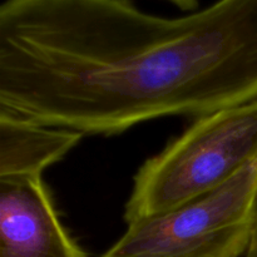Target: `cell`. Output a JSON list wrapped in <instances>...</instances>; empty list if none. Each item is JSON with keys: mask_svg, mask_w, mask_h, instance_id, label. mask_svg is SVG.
Returning <instances> with one entry per match:
<instances>
[{"mask_svg": "<svg viewBox=\"0 0 257 257\" xmlns=\"http://www.w3.org/2000/svg\"><path fill=\"white\" fill-rule=\"evenodd\" d=\"M257 218V162L221 187L128 225L102 257L245 256Z\"/></svg>", "mask_w": 257, "mask_h": 257, "instance_id": "3", "label": "cell"}, {"mask_svg": "<svg viewBox=\"0 0 257 257\" xmlns=\"http://www.w3.org/2000/svg\"><path fill=\"white\" fill-rule=\"evenodd\" d=\"M257 99V0L163 18L130 0H5L0 112L113 136Z\"/></svg>", "mask_w": 257, "mask_h": 257, "instance_id": "1", "label": "cell"}, {"mask_svg": "<svg viewBox=\"0 0 257 257\" xmlns=\"http://www.w3.org/2000/svg\"><path fill=\"white\" fill-rule=\"evenodd\" d=\"M167 2L172 3L173 5L185 12H193L198 7V0H167Z\"/></svg>", "mask_w": 257, "mask_h": 257, "instance_id": "6", "label": "cell"}, {"mask_svg": "<svg viewBox=\"0 0 257 257\" xmlns=\"http://www.w3.org/2000/svg\"><path fill=\"white\" fill-rule=\"evenodd\" d=\"M83 136L0 112V178L42 176L45 168L70 152Z\"/></svg>", "mask_w": 257, "mask_h": 257, "instance_id": "5", "label": "cell"}, {"mask_svg": "<svg viewBox=\"0 0 257 257\" xmlns=\"http://www.w3.org/2000/svg\"><path fill=\"white\" fill-rule=\"evenodd\" d=\"M243 257H257V218H256L255 227H253V233H252V238H251L250 246H248L247 252L245 253V256Z\"/></svg>", "mask_w": 257, "mask_h": 257, "instance_id": "7", "label": "cell"}, {"mask_svg": "<svg viewBox=\"0 0 257 257\" xmlns=\"http://www.w3.org/2000/svg\"><path fill=\"white\" fill-rule=\"evenodd\" d=\"M0 257H89L63 227L42 176L0 178Z\"/></svg>", "mask_w": 257, "mask_h": 257, "instance_id": "4", "label": "cell"}, {"mask_svg": "<svg viewBox=\"0 0 257 257\" xmlns=\"http://www.w3.org/2000/svg\"><path fill=\"white\" fill-rule=\"evenodd\" d=\"M257 162V99L195 119L133 178L125 223L155 217L221 187Z\"/></svg>", "mask_w": 257, "mask_h": 257, "instance_id": "2", "label": "cell"}]
</instances>
